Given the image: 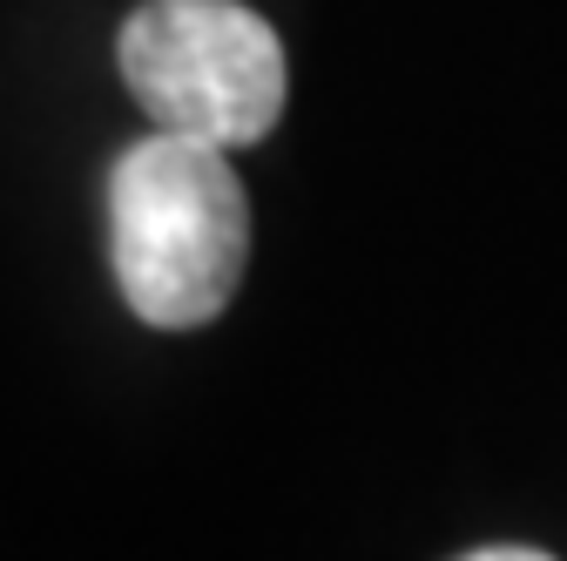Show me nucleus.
Returning <instances> with one entry per match:
<instances>
[{
	"label": "nucleus",
	"instance_id": "obj_3",
	"mask_svg": "<svg viewBox=\"0 0 567 561\" xmlns=\"http://www.w3.org/2000/svg\"><path fill=\"white\" fill-rule=\"evenodd\" d=\"M473 561H540V548H527V541H507V548H473Z\"/></svg>",
	"mask_w": 567,
	"mask_h": 561
},
{
	"label": "nucleus",
	"instance_id": "obj_2",
	"mask_svg": "<svg viewBox=\"0 0 567 561\" xmlns=\"http://www.w3.org/2000/svg\"><path fill=\"white\" fill-rule=\"evenodd\" d=\"M122 82L156 129L250 150L284 115L277 28L244 0H142L115 41Z\"/></svg>",
	"mask_w": 567,
	"mask_h": 561
},
{
	"label": "nucleus",
	"instance_id": "obj_1",
	"mask_svg": "<svg viewBox=\"0 0 567 561\" xmlns=\"http://www.w3.org/2000/svg\"><path fill=\"white\" fill-rule=\"evenodd\" d=\"M109 257L142 325L196 332L217 318L250 264V203L230 150L169 129L128 143L109 170Z\"/></svg>",
	"mask_w": 567,
	"mask_h": 561
}]
</instances>
